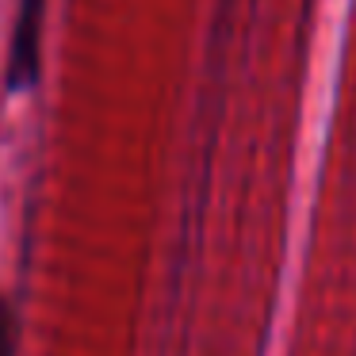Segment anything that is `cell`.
Wrapping results in <instances>:
<instances>
[{"label": "cell", "mask_w": 356, "mask_h": 356, "mask_svg": "<svg viewBox=\"0 0 356 356\" xmlns=\"http://www.w3.org/2000/svg\"><path fill=\"white\" fill-rule=\"evenodd\" d=\"M42 8L47 0H19L16 24H12V47H8V88L27 92L39 81L42 70Z\"/></svg>", "instance_id": "6da1fadb"}, {"label": "cell", "mask_w": 356, "mask_h": 356, "mask_svg": "<svg viewBox=\"0 0 356 356\" xmlns=\"http://www.w3.org/2000/svg\"><path fill=\"white\" fill-rule=\"evenodd\" d=\"M16 345H19L16 310H12V302L0 295V356H16Z\"/></svg>", "instance_id": "7a4b0ae2"}]
</instances>
